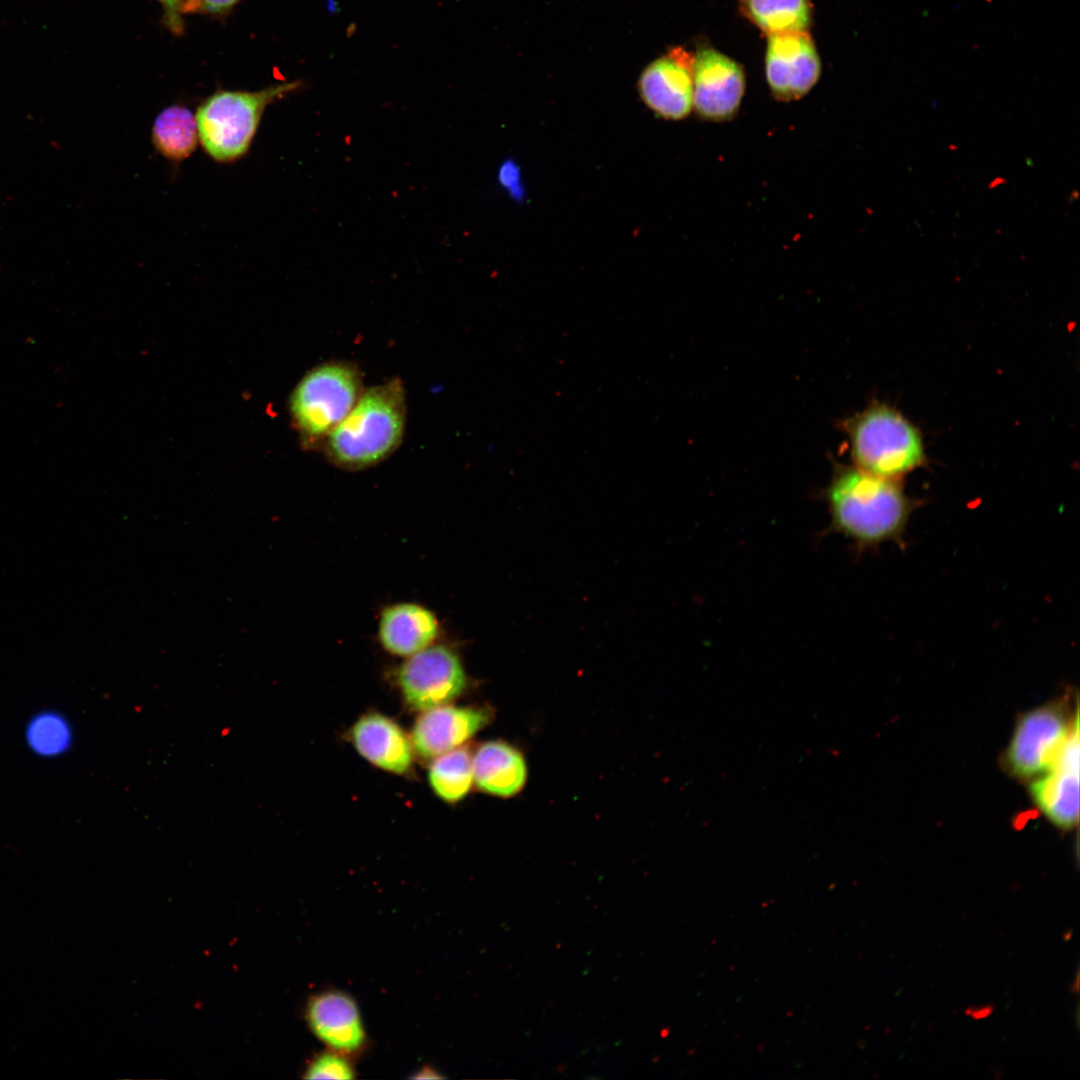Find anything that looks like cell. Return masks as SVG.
<instances>
[{
    "instance_id": "1",
    "label": "cell",
    "mask_w": 1080,
    "mask_h": 1080,
    "mask_svg": "<svg viewBox=\"0 0 1080 1080\" xmlns=\"http://www.w3.org/2000/svg\"><path fill=\"white\" fill-rule=\"evenodd\" d=\"M832 526L861 546L900 542L917 504L899 480L838 467L827 488Z\"/></svg>"
},
{
    "instance_id": "2",
    "label": "cell",
    "mask_w": 1080,
    "mask_h": 1080,
    "mask_svg": "<svg viewBox=\"0 0 1080 1080\" xmlns=\"http://www.w3.org/2000/svg\"><path fill=\"white\" fill-rule=\"evenodd\" d=\"M406 396L399 378L364 389L345 418L320 444L330 462L363 469L388 458L406 427Z\"/></svg>"
},
{
    "instance_id": "3",
    "label": "cell",
    "mask_w": 1080,
    "mask_h": 1080,
    "mask_svg": "<svg viewBox=\"0 0 1080 1080\" xmlns=\"http://www.w3.org/2000/svg\"><path fill=\"white\" fill-rule=\"evenodd\" d=\"M855 467L900 480L926 461L919 430L896 409L873 404L847 421Z\"/></svg>"
},
{
    "instance_id": "4",
    "label": "cell",
    "mask_w": 1080,
    "mask_h": 1080,
    "mask_svg": "<svg viewBox=\"0 0 1080 1080\" xmlns=\"http://www.w3.org/2000/svg\"><path fill=\"white\" fill-rule=\"evenodd\" d=\"M299 81L269 86L259 91H218L208 97L195 114L199 142L218 163H232L249 151L268 105L297 90Z\"/></svg>"
},
{
    "instance_id": "5",
    "label": "cell",
    "mask_w": 1080,
    "mask_h": 1080,
    "mask_svg": "<svg viewBox=\"0 0 1080 1080\" xmlns=\"http://www.w3.org/2000/svg\"><path fill=\"white\" fill-rule=\"evenodd\" d=\"M364 390L360 369L351 362L329 361L309 370L293 390L289 408L306 445L320 446L345 418Z\"/></svg>"
},
{
    "instance_id": "6",
    "label": "cell",
    "mask_w": 1080,
    "mask_h": 1080,
    "mask_svg": "<svg viewBox=\"0 0 1080 1080\" xmlns=\"http://www.w3.org/2000/svg\"><path fill=\"white\" fill-rule=\"evenodd\" d=\"M1079 718L1065 696L1023 713L1017 720L1002 765L1020 780L1031 781L1053 763Z\"/></svg>"
},
{
    "instance_id": "7",
    "label": "cell",
    "mask_w": 1080,
    "mask_h": 1080,
    "mask_svg": "<svg viewBox=\"0 0 1080 1080\" xmlns=\"http://www.w3.org/2000/svg\"><path fill=\"white\" fill-rule=\"evenodd\" d=\"M397 680L406 703L420 711L452 702L467 684L458 654L446 645L435 643L406 657Z\"/></svg>"
},
{
    "instance_id": "8",
    "label": "cell",
    "mask_w": 1080,
    "mask_h": 1080,
    "mask_svg": "<svg viewBox=\"0 0 1080 1080\" xmlns=\"http://www.w3.org/2000/svg\"><path fill=\"white\" fill-rule=\"evenodd\" d=\"M693 108L710 122H726L737 114L745 94V74L735 60L714 48L693 56Z\"/></svg>"
},
{
    "instance_id": "9",
    "label": "cell",
    "mask_w": 1080,
    "mask_h": 1080,
    "mask_svg": "<svg viewBox=\"0 0 1080 1080\" xmlns=\"http://www.w3.org/2000/svg\"><path fill=\"white\" fill-rule=\"evenodd\" d=\"M821 61L807 31L768 35L765 75L772 95L780 101H795L818 82Z\"/></svg>"
},
{
    "instance_id": "10",
    "label": "cell",
    "mask_w": 1080,
    "mask_h": 1080,
    "mask_svg": "<svg viewBox=\"0 0 1080 1080\" xmlns=\"http://www.w3.org/2000/svg\"><path fill=\"white\" fill-rule=\"evenodd\" d=\"M1079 718L1051 766L1031 780L1030 794L1056 827L1070 830L1079 820Z\"/></svg>"
},
{
    "instance_id": "11",
    "label": "cell",
    "mask_w": 1080,
    "mask_h": 1080,
    "mask_svg": "<svg viewBox=\"0 0 1080 1080\" xmlns=\"http://www.w3.org/2000/svg\"><path fill=\"white\" fill-rule=\"evenodd\" d=\"M692 62L689 53L674 48L641 73L638 82L641 99L658 117L681 120L692 111Z\"/></svg>"
},
{
    "instance_id": "12",
    "label": "cell",
    "mask_w": 1080,
    "mask_h": 1080,
    "mask_svg": "<svg viewBox=\"0 0 1080 1080\" xmlns=\"http://www.w3.org/2000/svg\"><path fill=\"white\" fill-rule=\"evenodd\" d=\"M489 720V711L476 707L443 705L424 711L412 730L413 748L422 758H435L466 742Z\"/></svg>"
},
{
    "instance_id": "13",
    "label": "cell",
    "mask_w": 1080,
    "mask_h": 1080,
    "mask_svg": "<svg viewBox=\"0 0 1080 1080\" xmlns=\"http://www.w3.org/2000/svg\"><path fill=\"white\" fill-rule=\"evenodd\" d=\"M306 1019L312 1032L334 1051H359L366 1036L358 1006L348 994L329 990L310 998Z\"/></svg>"
},
{
    "instance_id": "14",
    "label": "cell",
    "mask_w": 1080,
    "mask_h": 1080,
    "mask_svg": "<svg viewBox=\"0 0 1080 1080\" xmlns=\"http://www.w3.org/2000/svg\"><path fill=\"white\" fill-rule=\"evenodd\" d=\"M439 631L436 615L414 602H399L385 607L377 627L382 647L390 654L401 657H409L434 644Z\"/></svg>"
},
{
    "instance_id": "15",
    "label": "cell",
    "mask_w": 1080,
    "mask_h": 1080,
    "mask_svg": "<svg viewBox=\"0 0 1080 1080\" xmlns=\"http://www.w3.org/2000/svg\"><path fill=\"white\" fill-rule=\"evenodd\" d=\"M351 736L356 750L373 765L396 774L411 768V744L403 730L386 716L370 713L361 717Z\"/></svg>"
},
{
    "instance_id": "16",
    "label": "cell",
    "mask_w": 1080,
    "mask_h": 1080,
    "mask_svg": "<svg viewBox=\"0 0 1080 1080\" xmlns=\"http://www.w3.org/2000/svg\"><path fill=\"white\" fill-rule=\"evenodd\" d=\"M472 770L477 787L499 797L518 793L527 778L521 753L502 741H490L480 746L472 758Z\"/></svg>"
},
{
    "instance_id": "17",
    "label": "cell",
    "mask_w": 1080,
    "mask_h": 1080,
    "mask_svg": "<svg viewBox=\"0 0 1080 1080\" xmlns=\"http://www.w3.org/2000/svg\"><path fill=\"white\" fill-rule=\"evenodd\" d=\"M199 142L195 115L183 106H170L155 119L152 144L166 159L181 162L197 148Z\"/></svg>"
},
{
    "instance_id": "18",
    "label": "cell",
    "mask_w": 1080,
    "mask_h": 1080,
    "mask_svg": "<svg viewBox=\"0 0 1080 1080\" xmlns=\"http://www.w3.org/2000/svg\"><path fill=\"white\" fill-rule=\"evenodd\" d=\"M741 13L770 35L806 31L812 19L810 0H739Z\"/></svg>"
},
{
    "instance_id": "19",
    "label": "cell",
    "mask_w": 1080,
    "mask_h": 1080,
    "mask_svg": "<svg viewBox=\"0 0 1080 1080\" xmlns=\"http://www.w3.org/2000/svg\"><path fill=\"white\" fill-rule=\"evenodd\" d=\"M24 741L34 755L55 758L71 749L74 732L70 721L62 713L47 709L35 713L27 721Z\"/></svg>"
},
{
    "instance_id": "20",
    "label": "cell",
    "mask_w": 1080,
    "mask_h": 1080,
    "mask_svg": "<svg viewBox=\"0 0 1080 1080\" xmlns=\"http://www.w3.org/2000/svg\"><path fill=\"white\" fill-rule=\"evenodd\" d=\"M428 772L435 794L446 802H457L469 792L473 782L472 757L458 748L435 757Z\"/></svg>"
},
{
    "instance_id": "21",
    "label": "cell",
    "mask_w": 1080,
    "mask_h": 1080,
    "mask_svg": "<svg viewBox=\"0 0 1080 1080\" xmlns=\"http://www.w3.org/2000/svg\"><path fill=\"white\" fill-rule=\"evenodd\" d=\"M337 1051H327L316 1056L307 1066L306 1079H351L354 1069L350 1062Z\"/></svg>"
},
{
    "instance_id": "22",
    "label": "cell",
    "mask_w": 1080,
    "mask_h": 1080,
    "mask_svg": "<svg viewBox=\"0 0 1080 1080\" xmlns=\"http://www.w3.org/2000/svg\"><path fill=\"white\" fill-rule=\"evenodd\" d=\"M236 2H238V0H186L183 11L222 13L232 7Z\"/></svg>"
},
{
    "instance_id": "23",
    "label": "cell",
    "mask_w": 1080,
    "mask_h": 1080,
    "mask_svg": "<svg viewBox=\"0 0 1080 1080\" xmlns=\"http://www.w3.org/2000/svg\"><path fill=\"white\" fill-rule=\"evenodd\" d=\"M161 2L166 11V17L169 26L175 32H181L182 22L180 18V12H183V7L186 0H158Z\"/></svg>"
},
{
    "instance_id": "24",
    "label": "cell",
    "mask_w": 1080,
    "mask_h": 1080,
    "mask_svg": "<svg viewBox=\"0 0 1080 1080\" xmlns=\"http://www.w3.org/2000/svg\"><path fill=\"white\" fill-rule=\"evenodd\" d=\"M967 1013L975 1019H980L988 1016L991 1013V1007H980L974 1010L969 1009Z\"/></svg>"
},
{
    "instance_id": "25",
    "label": "cell",
    "mask_w": 1080,
    "mask_h": 1080,
    "mask_svg": "<svg viewBox=\"0 0 1080 1080\" xmlns=\"http://www.w3.org/2000/svg\"><path fill=\"white\" fill-rule=\"evenodd\" d=\"M419 1073H420V1075L417 1076L418 1078H438L439 1077V1075L435 1074V1072L433 1070L427 1069V1068H424Z\"/></svg>"
}]
</instances>
